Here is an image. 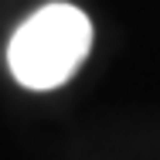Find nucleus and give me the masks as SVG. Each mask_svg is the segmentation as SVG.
<instances>
[{"mask_svg": "<svg viewBox=\"0 0 160 160\" xmlns=\"http://www.w3.org/2000/svg\"><path fill=\"white\" fill-rule=\"evenodd\" d=\"M92 48V24L72 3H48L31 14L10 38L7 62L21 85L28 89H58Z\"/></svg>", "mask_w": 160, "mask_h": 160, "instance_id": "obj_1", "label": "nucleus"}]
</instances>
